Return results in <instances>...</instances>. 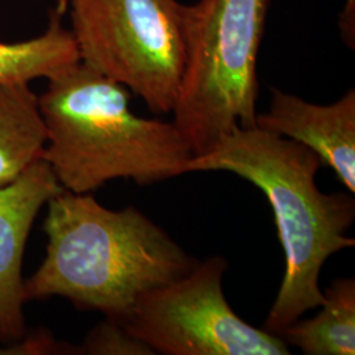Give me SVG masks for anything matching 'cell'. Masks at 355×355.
<instances>
[{
    "label": "cell",
    "instance_id": "30bf717a",
    "mask_svg": "<svg viewBox=\"0 0 355 355\" xmlns=\"http://www.w3.org/2000/svg\"><path fill=\"white\" fill-rule=\"evenodd\" d=\"M322 292L324 303L318 315L296 320L280 338L305 355H354V278H338Z\"/></svg>",
    "mask_w": 355,
    "mask_h": 355
},
{
    "label": "cell",
    "instance_id": "7a4b0ae2",
    "mask_svg": "<svg viewBox=\"0 0 355 355\" xmlns=\"http://www.w3.org/2000/svg\"><path fill=\"white\" fill-rule=\"evenodd\" d=\"M316 153L261 128H237L209 150L193 155L186 173L227 171L263 192L284 252V275L263 329L279 336L324 303L320 275L333 254L354 248L347 236L355 218L350 193H325Z\"/></svg>",
    "mask_w": 355,
    "mask_h": 355
},
{
    "label": "cell",
    "instance_id": "5bb4252c",
    "mask_svg": "<svg viewBox=\"0 0 355 355\" xmlns=\"http://www.w3.org/2000/svg\"><path fill=\"white\" fill-rule=\"evenodd\" d=\"M57 12L64 15L67 11V0H55V8Z\"/></svg>",
    "mask_w": 355,
    "mask_h": 355
},
{
    "label": "cell",
    "instance_id": "9c48e42d",
    "mask_svg": "<svg viewBox=\"0 0 355 355\" xmlns=\"http://www.w3.org/2000/svg\"><path fill=\"white\" fill-rule=\"evenodd\" d=\"M46 142L38 95L31 83H0V187L42 159Z\"/></svg>",
    "mask_w": 355,
    "mask_h": 355
},
{
    "label": "cell",
    "instance_id": "52a82bcc",
    "mask_svg": "<svg viewBox=\"0 0 355 355\" xmlns=\"http://www.w3.org/2000/svg\"><path fill=\"white\" fill-rule=\"evenodd\" d=\"M62 191L44 159L0 187V346L17 343L26 336L23 261L26 241L42 207Z\"/></svg>",
    "mask_w": 355,
    "mask_h": 355
},
{
    "label": "cell",
    "instance_id": "277c9868",
    "mask_svg": "<svg viewBox=\"0 0 355 355\" xmlns=\"http://www.w3.org/2000/svg\"><path fill=\"white\" fill-rule=\"evenodd\" d=\"M268 0L184 4L187 60L173 123L195 155L237 128L255 125L257 62Z\"/></svg>",
    "mask_w": 355,
    "mask_h": 355
},
{
    "label": "cell",
    "instance_id": "6da1fadb",
    "mask_svg": "<svg viewBox=\"0 0 355 355\" xmlns=\"http://www.w3.org/2000/svg\"><path fill=\"white\" fill-rule=\"evenodd\" d=\"M46 205V254L24 280L26 302L62 297L121 324L144 295L198 265L135 207L110 209L91 193L66 190Z\"/></svg>",
    "mask_w": 355,
    "mask_h": 355
},
{
    "label": "cell",
    "instance_id": "7c38bea8",
    "mask_svg": "<svg viewBox=\"0 0 355 355\" xmlns=\"http://www.w3.org/2000/svg\"><path fill=\"white\" fill-rule=\"evenodd\" d=\"M76 349L78 354L154 355L146 343L132 336L120 322L108 318L89 330Z\"/></svg>",
    "mask_w": 355,
    "mask_h": 355
},
{
    "label": "cell",
    "instance_id": "3957f363",
    "mask_svg": "<svg viewBox=\"0 0 355 355\" xmlns=\"http://www.w3.org/2000/svg\"><path fill=\"white\" fill-rule=\"evenodd\" d=\"M132 92L78 61L38 95L48 142L42 159L64 190L92 193L114 179L140 186L184 174L195 155L171 121L130 108Z\"/></svg>",
    "mask_w": 355,
    "mask_h": 355
},
{
    "label": "cell",
    "instance_id": "8992f818",
    "mask_svg": "<svg viewBox=\"0 0 355 355\" xmlns=\"http://www.w3.org/2000/svg\"><path fill=\"white\" fill-rule=\"evenodd\" d=\"M228 262L215 255L186 275L144 295L121 322L154 354L288 355L279 336L255 328L229 305Z\"/></svg>",
    "mask_w": 355,
    "mask_h": 355
},
{
    "label": "cell",
    "instance_id": "8fae6325",
    "mask_svg": "<svg viewBox=\"0 0 355 355\" xmlns=\"http://www.w3.org/2000/svg\"><path fill=\"white\" fill-rule=\"evenodd\" d=\"M53 10L44 33L26 41L0 42V83L46 80L79 61L76 40Z\"/></svg>",
    "mask_w": 355,
    "mask_h": 355
},
{
    "label": "cell",
    "instance_id": "5b68a950",
    "mask_svg": "<svg viewBox=\"0 0 355 355\" xmlns=\"http://www.w3.org/2000/svg\"><path fill=\"white\" fill-rule=\"evenodd\" d=\"M79 61L171 114L184 74V4L178 0H67Z\"/></svg>",
    "mask_w": 355,
    "mask_h": 355
},
{
    "label": "cell",
    "instance_id": "4fadbf2b",
    "mask_svg": "<svg viewBox=\"0 0 355 355\" xmlns=\"http://www.w3.org/2000/svg\"><path fill=\"white\" fill-rule=\"evenodd\" d=\"M354 12V0H349L343 12L340 15V31L343 35V40L352 46L354 45V41L350 37V15Z\"/></svg>",
    "mask_w": 355,
    "mask_h": 355
},
{
    "label": "cell",
    "instance_id": "ba28073f",
    "mask_svg": "<svg viewBox=\"0 0 355 355\" xmlns=\"http://www.w3.org/2000/svg\"><path fill=\"white\" fill-rule=\"evenodd\" d=\"M255 127L304 145L329 166L350 193L355 192V91L331 104H313L271 89L266 114H257Z\"/></svg>",
    "mask_w": 355,
    "mask_h": 355
}]
</instances>
